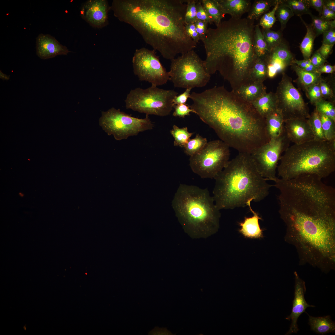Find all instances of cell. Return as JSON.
<instances>
[{
  "label": "cell",
  "mask_w": 335,
  "mask_h": 335,
  "mask_svg": "<svg viewBox=\"0 0 335 335\" xmlns=\"http://www.w3.org/2000/svg\"><path fill=\"white\" fill-rule=\"evenodd\" d=\"M189 98L194 114L239 153L251 154L270 141L265 118L251 103L223 86L193 92Z\"/></svg>",
  "instance_id": "6da1fadb"
},
{
  "label": "cell",
  "mask_w": 335,
  "mask_h": 335,
  "mask_svg": "<svg viewBox=\"0 0 335 335\" xmlns=\"http://www.w3.org/2000/svg\"><path fill=\"white\" fill-rule=\"evenodd\" d=\"M187 0H114L110 6L120 21L132 26L145 41L171 60L195 48L187 34Z\"/></svg>",
  "instance_id": "7a4b0ae2"
},
{
  "label": "cell",
  "mask_w": 335,
  "mask_h": 335,
  "mask_svg": "<svg viewBox=\"0 0 335 335\" xmlns=\"http://www.w3.org/2000/svg\"><path fill=\"white\" fill-rule=\"evenodd\" d=\"M254 20L230 18L209 28L202 41L209 74L218 71L234 90L252 81L250 70L257 58L254 48Z\"/></svg>",
  "instance_id": "3957f363"
},
{
  "label": "cell",
  "mask_w": 335,
  "mask_h": 335,
  "mask_svg": "<svg viewBox=\"0 0 335 335\" xmlns=\"http://www.w3.org/2000/svg\"><path fill=\"white\" fill-rule=\"evenodd\" d=\"M212 196L220 210L243 207L269 194L272 185L258 171L251 154L239 153L214 178Z\"/></svg>",
  "instance_id": "277c9868"
},
{
  "label": "cell",
  "mask_w": 335,
  "mask_h": 335,
  "mask_svg": "<svg viewBox=\"0 0 335 335\" xmlns=\"http://www.w3.org/2000/svg\"><path fill=\"white\" fill-rule=\"evenodd\" d=\"M173 206L184 231L191 238L205 239L218 231L220 210L207 188L180 184Z\"/></svg>",
  "instance_id": "5b68a950"
},
{
  "label": "cell",
  "mask_w": 335,
  "mask_h": 335,
  "mask_svg": "<svg viewBox=\"0 0 335 335\" xmlns=\"http://www.w3.org/2000/svg\"><path fill=\"white\" fill-rule=\"evenodd\" d=\"M335 170V141L313 140L289 146L278 166L281 179L289 180L302 175L313 174L321 179Z\"/></svg>",
  "instance_id": "8992f818"
},
{
  "label": "cell",
  "mask_w": 335,
  "mask_h": 335,
  "mask_svg": "<svg viewBox=\"0 0 335 335\" xmlns=\"http://www.w3.org/2000/svg\"><path fill=\"white\" fill-rule=\"evenodd\" d=\"M178 93L173 90H164L151 85L146 89L131 90L125 100L127 109L146 115L165 116L171 113L173 101Z\"/></svg>",
  "instance_id": "52a82bcc"
},
{
  "label": "cell",
  "mask_w": 335,
  "mask_h": 335,
  "mask_svg": "<svg viewBox=\"0 0 335 335\" xmlns=\"http://www.w3.org/2000/svg\"><path fill=\"white\" fill-rule=\"evenodd\" d=\"M168 72L175 87L191 89L205 86L211 75L206 71L204 60L194 50L171 60Z\"/></svg>",
  "instance_id": "ba28073f"
},
{
  "label": "cell",
  "mask_w": 335,
  "mask_h": 335,
  "mask_svg": "<svg viewBox=\"0 0 335 335\" xmlns=\"http://www.w3.org/2000/svg\"><path fill=\"white\" fill-rule=\"evenodd\" d=\"M230 147L220 140L208 142L196 154L190 157L192 171L203 179H214L229 161Z\"/></svg>",
  "instance_id": "9c48e42d"
},
{
  "label": "cell",
  "mask_w": 335,
  "mask_h": 335,
  "mask_svg": "<svg viewBox=\"0 0 335 335\" xmlns=\"http://www.w3.org/2000/svg\"><path fill=\"white\" fill-rule=\"evenodd\" d=\"M100 125L107 134L120 141L136 136L140 132L152 129L154 124L148 115L143 118L135 117L112 108L102 112Z\"/></svg>",
  "instance_id": "30bf717a"
},
{
  "label": "cell",
  "mask_w": 335,
  "mask_h": 335,
  "mask_svg": "<svg viewBox=\"0 0 335 335\" xmlns=\"http://www.w3.org/2000/svg\"><path fill=\"white\" fill-rule=\"evenodd\" d=\"M291 141L285 129L279 137L271 139L251 154L260 174L266 180L275 181L278 162Z\"/></svg>",
  "instance_id": "8fae6325"
},
{
  "label": "cell",
  "mask_w": 335,
  "mask_h": 335,
  "mask_svg": "<svg viewBox=\"0 0 335 335\" xmlns=\"http://www.w3.org/2000/svg\"><path fill=\"white\" fill-rule=\"evenodd\" d=\"M277 109L284 121L296 118L308 119L309 108L299 91L293 85L292 78L284 72L275 93Z\"/></svg>",
  "instance_id": "7c38bea8"
},
{
  "label": "cell",
  "mask_w": 335,
  "mask_h": 335,
  "mask_svg": "<svg viewBox=\"0 0 335 335\" xmlns=\"http://www.w3.org/2000/svg\"><path fill=\"white\" fill-rule=\"evenodd\" d=\"M133 71L141 81L157 87L170 79L168 72L161 63L156 51L145 47L136 49L132 59Z\"/></svg>",
  "instance_id": "4fadbf2b"
},
{
  "label": "cell",
  "mask_w": 335,
  "mask_h": 335,
  "mask_svg": "<svg viewBox=\"0 0 335 335\" xmlns=\"http://www.w3.org/2000/svg\"><path fill=\"white\" fill-rule=\"evenodd\" d=\"M110 9L107 0H89L82 5L80 14L90 25L100 28L108 24V13Z\"/></svg>",
  "instance_id": "5bb4252c"
},
{
  "label": "cell",
  "mask_w": 335,
  "mask_h": 335,
  "mask_svg": "<svg viewBox=\"0 0 335 335\" xmlns=\"http://www.w3.org/2000/svg\"><path fill=\"white\" fill-rule=\"evenodd\" d=\"M294 294L292 310L290 314L286 318L287 320H291V323L289 330L285 334L286 335L297 333L299 330L297 324L298 318L303 313L306 312L307 307H315L309 304L305 299L306 288L305 281L300 278L296 271L294 272Z\"/></svg>",
  "instance_id": "9a60e30c"
},
{
  "label": "cell",
  "mask_w": 335,
  "mask_h": 335,
  "mask_svg": "<svg viewBox=\"0 0 335 335\" xmlns=\"http://www.w3.org/2000/svg\"><path fill=\"white\" fill-rule=\"evenodd\" d=\"M267 66L268 78H272L282 73L293 64L294 57L286 44L283 42L270 51L263 59Z\"/></svg>",
  "instance_id": "2e32d148"
},
{
  "label": "cell",
  "mask_w": 335,
  "mask_h": 335,
  "mask_svg": "<svg viewBox=\"0 0 335 335\" xmlns=\"http://www.w3.org/2000/svg\"><path fill=\"white\" fill-rule=\"evenodd\" d=\"M284 128L291 142L299 144L314 139L307 119L296 118L284 121Z\"/></svg>",
  "instance_id": "e0dca14e"
},
{
  "label": "cell",
  "mask_w": 335,
  "mask_h": 335,
  "mask_svg": "<svg viewBox=\"0 0 335 335\" xmlns=\"http://www.w3.org/2000/svg\"><path fill=\"white\" fill-rule=\"evenodd\" d=\"M36 54L43 60L51 58L59 55H67L70 51L65 46L60 44L49 34H40L36 38Z\"/></svg>",
  "instance_id": "ac0fdd59"
},
{
  "label": "cell",
  "mask_w": 335,
  "mask_h": 335,
  "mask_svg": "<svg viewBox=\"0 0 335 335\" xmlns=\"http://www.w3.org/2000/svg\"><path fill=\"white\" fill-rule=\"evenodd\" d=\"M251 202H248V206L250 211L252 213L251 217H245L243 221L238 222L240 229L239 231L244 237L252 239H260L263 237V230L260 227L259 221L262 218L259 216L258 213L254 211L251 207Z\"/></svg>",
  "instance_id": "d6986e66"
},
{
  "label": "cell",
  "mask_w": 335,
  "mask_h": 335,
  "mask_svg": "<svg viewBox=\"0 0 335 335\" xmlns=\"http://www.w3.org/2000/svg\"><path fill=\"white\" fill-rule=\"evenodd\" d=\"M222 13L228 14L231 18L238 19L242 16L248 12L251 6L249 0H217Z\"/></svg>",
  "instance_id": "ffe728a7"
},
{
  "label": "cell",
  "mask_w": 335,
  "mask_h": 335,
  "mask_svg": "<svg viewBox=\"0 0 335 335\" xmlns=\"http://www.w3.org/2000/svg\"><path fill=\"white\" fill-rule=\"evenodd\" d=\"M245 101L252 103L266 92L263 82L251 81L232 91Z\"/></svg>",
  "instance_id": "44dd1931"
},
{
  "label": "cell",
  "mask_w": 335,
  "mask_h": 335,
  "mask_svg": "<svg viewBox=\"0 0 335 335\" xmlns=\"http://www.w3.org/2000/svg\"><path fill=\"white\" fill-rule=\"evenodd\" d=\"M265 118L266 130L270 140L277 138L283 133L285 131L284 120L277 109Z\"/></svg>",
  "instance_id": "7402d4cb"
},
{
  "label": "cell",
  "mask_w": 335,
  "mask_h": 335,
  "mask_svg": "<svg viewBox=\"0 0 335 335\" xmlns=\"http://www.w3.org/2000/svg\"><path fill=\"white\" fill-rule=\"evenodd\" d=\"M251 104L264 118L277 109L275 94L272 92H266Z\"/></svg>",
  "instance_id": "603a6c76"
},
{
  "label": "cell",
  "mask_w": 335,
  "mask_h": 335,
  "mask_svg": "<svg viewBox=\"0 0 335 335\" xmlns=\"http://www.w3.org/2000/svg\"><path fill=\"white\" fill-rule=\"evenodd\" d=\"M306 313L309 316L308 324L311 330L322 335L335 333V322L332 320L330 316L315 317Z\"/></svg>",
  "instance_id": "cb8c5ba5"
},
{
  "label": "cell",
  "mask_w": 335,
  "mask_h": 335,
  "mask_svg": "<svg viewBox=\"0 0 335 335\" xmlns=\"http://www.w3.org/2000/svg\"><path fill=\"white\" fill-rule=\"evenodd\" d=\"M291 65L297 76V82L304 90L312 85L319 84L322 79L319 73L305 71L295 64H293Z\"/></svg>",
  "instance_id": "d4e9b609"
},
{
  "label": "cell",
  "mask_w": 335,
  "mask_h": 335,
  "mask_svg": "<svg viewBox=\"0 0 335 335\" xmlns=\"http://www.w3.org/2000/svg\"><path fill=\"white\" fill-rule=\"evenodd\" d=\"M277 0H255L251 6L247 18L250 20H258L266 13L270 7L275 6Z\"/></svg>",
  "instance_id": "484cf974"
},
{
  "label": "cell",
  "mask_w": 335,
  "mask_h": 335,
  "mask_svg": "<svg viewBox=\"0 0 335 335\" xmlns=\"http://www.w3.org/2000/svg\"><path fill=\"white\" fill-rule=\"evenodd\" d=\"M300 18L306 27L307 31L299 47L304 59H309L312 53L314 42L316 36L311 25L306 24L302 17Z\"/></svg>",
  "instance_id": "4316f807"
},
{
  "label": "cell",
  "mask_w": 335,
  "mask_h": 335,
  "mask_svg": "<svg viewBox=\"0 0 335 335\" xmlns=\"http://www.w3.org/2000/svg\"><path fill=\"white\" fill-rule=\"evenodd\" d=\"M201 1L208 14L217 27L225 15L217 0H201Z\"/></svg>",
  "instance_id": "83f0119b"
},
{
  "label": "cell",
  "mask_w": 335,
  "mask_h": 335,
  "mask_svg": "<svg viewBox=\"0 0 335 335\" xmlns=\"http://www.w3.org/2000/svg\"><path fill=\"white\" fill-rule=\"evenodd\" d=\"M249 76L252 81L262 82L268 78L267 66L263 59L257 58L250 70Z\"/></svg>",
  "instance_id": "f1b7e54d"
},
{
  "label": "cell",
  "mask_w": 335,
  "mask_h": 335,
  "mask_svg": "<svg viewBox=\"0 0 335 335\" xmlns=\"http://www.w3.org/2000/svg\"><path fill=\"white\" fill-rule=\"evenodd\" d=\"M254 48L257 57L263 59L270 51L258 24L255 27Z\"/></svg>",
  "instance_id": "f546056e"
},
{
  "label": "cell",
  "mask_w": 335,
  "mask_h": 335,
  "mask_svg": "<svg viewBox=\"0 0 335 335\" xmlns=\"http://www.w3.org/2000/svg\"><path fill=\"white\" fill-rule=\"evenodd\" d=\"M282 2L289 7L294 15L299 17L304 14H312L308 0H284Z\"/></svg>",
  "instance_id": "4dcf8cb0"
},
{
  "label": "cell",
  "mask_w": 335,
  "mask_h": 335,
  "mask_svg": "<svg viewBox=\"0 0 335 335\" xmlns=\"http://www.w3.org/2000/svg\"><path fill=\"white\" fill-rule=\"evenodd\" d=\"M170 132L174 139V145L183 148L193 134L188 131L187 127L180 128L175 125H173Z\"/></svg>",
  "instance_id": "1f68e13d"
},
{
  "label": "cell",
  "mask_w": 335,
  "mask_h": 335,
  "mask_svg": "<svg viewBox=\"0 0 335 335\" xmlns=\"http://www.w3.org/2000/svg\"><path fill=\"white\" fill-rule=\"evenodd\" d=\"M208 142L206 138L197 134L195 137L190 139L184 146V153L190 157L193 156L201 150Z\"/></svg>",
  "instance_id": "d6a6232c"
},
{
  "label": "cell",
  "mask_w": 335,
  "mask_h": 335,
  "mask_svg": "<svg viewBox=\"0 0 335 335\" xmlns=\"http://www.w3.org/2000/svg\"><path fill=\"white\" fill-rule=\"evenodd\" d=\"M307 119L314 135V139L321 141L326 140L323 132L320 116L315 109Z\"/></svg>",
  "instance_id": "836d02e7"
},
{
  "label": "cell",
  "mask_w": 335,
  "mask_h": 335,
  "mask_svg": "<svg viewBox=\"0 0 335 335\" xmlns=\"http://www.w3.org/2000/svg\"><path fill=\"white\" fill-rule=\"evenodd\" d=\"M310 16L312 21L311 25L316 37L332 28H335V20H325L322 19L319 16H316L312 14Z\"/></svg>",
  "instance_id": "e575fe53"
},
{
  "label": "cell",
  "mask_w": 335,
  "mask_h": 335,
  "mask_svg": "<svg viewBox=\"0 0 335 335\" xmlns=\"http://www.w3.org/2000/svg\"><path fill=\"white\" fill-rule=\"evenodd\" d=\"M261 31L270 51L283 42L282 34L279 31L262 29Z\"/></svg>",
  "instance_id": "d590c367"
},
{
  "label": "cell",
  "mask_w": 335,
  "mask_h": 335,
  "mask_svg": "<svg viewBox=\"0 0 335 335\" xmlns=\"http://www.w3.org/2000/svg\"><path fill=\"white\" fill-rule=\"evenodd\" d=\"M294 15L291 9L283 3L281 0H279L275 16L280 24L281 31L286 28L288 21Z\"/></svg>",
  "instance_id": "8d00e7d4"
},
{
  "label": "cell",
  "mask_w": 335,
  "mask_h": 335,
  "mask_svg": "<svg viewBox=\"0 0 335 335\" xmlns=\"http://www.w3.org/2000/svg\"><path fill=\"white\" fill-rule=\"evenodd\" d=\"M319 113L325 140L330 141H335V121L326 116Z\"/></svg>",
  "instance_id": "74e56055"
},
{
  "label": "cell",
  "mask_w": 335,
  "mask_h": 335,
  "mask_svg": "<svg viewBox=\"0 0 335 335\" xmlns=\"http://www.w3.org/2000/svg\"><path fill=\"white\" fill-rule=\"evenodd\" d=\"M315 105L318 112L335 121V107L333 103L323 99L315 103Z\"/></svg>",
  "instance_id": "f35d334b"
},
{
  "label": "cell",
  "mask_w": 335,
  "mask_h": 335,
  "mask_svg": "<svg viewBox=\"0 0 335 335\" xmlns=\"http://www.w3.org/2000/svg\"><path fill=\"white\" fill-rule=\"evenodd\" d=\"M279 0H277L272 10L263 15L260 18L259 26L264 29H270L276 20L275 12L279 3Z\"/></svg>",
  "instance_id": "ab89813d"
},
{
  "label": "cell",
  "mask_w": 335,
  "mask_h": 335,
  "mask_svg": "<svg viewBox=\"0 0 335 335\" xmlns=\"http://www.w3.org/2000/svg\"><path fill=\"white\" fill-rule=\"evenodd\" d=\"M305 91L306 95L312 104L323 99L319 84H314L306 88Z\"/></svg>",
  "instance_id": "60d3db41"
},
{
  "label": "cell",
  "mask_w": 335,
  "mask_h": 335,
  "mask_svg": "<svg viewBox=\"0 0 335 335\" xmlns=\"http://www.w3.org/2000/svg\"><path fill=\"white\" fill-rule=\"evenodd\" d=\"M197 0H187V7L185 15V23H194L196 19Z\"/></svg>",
  "instance_id": "b9f144b4"
},
{
  "label": "cell",
  "mask_w": 335,
  "mask_h": 335,
  "mask_svg": "<svg viewBox=\"0 0 335 335\" xmlns=\"http://www.w3.org/2000/svg\"><path fill=\"white\" fill-rule=\"evenodd\" d=\"M319 85L323 99L334 100L335 95L333 87H332L326 80L323 79Z\"/></svg>",
  "instance_id": "7bdbcfd3"
},
{
  "label": "cell",
  "mask_w": 335,
  "mask_h": 335,
  "mask_svg": "<svg viewBox=\"0 0 335 335\" xmlns=\"http://www.w3.org/2000/svg\"><path fill=\"white\" fill-rule=\"evenodd\" d=\"M174 111L172 115L175 117L184 118L186 116L190 115V113H194V111L191 109L189 105L185 104H180L174 106Z\"/></svg>",
  "instance_id": "ee69618b"
},
{
  "label": "cell",
  "mask_w": 335,
  "mask_h": 335,
  "mask_svg": "<svg viewBox=\"0 0 335 335\" xmlns=\"http://www.w3.org/2000/svg\"><path fill=\"white\" fill-rule=\"evenodd\" d=\"M196 19L211 24L213 23L205 10L203 7L201 0H197L196 3Z\"/></svg>",
  "instance_id": "f6af8a7d"
},
{
  "label": "cell",
  "mask_w": 335,
  "mask_h": 335,
  "mask_svg": "<svg viewBox=\"0 0 335 335\" xmlns=\"http://www.w3.org/2000/svg\"><path fill=\"white\" fill-rule=\"evenodd\" d=\"M200 40L204 39L208 30V24L207 22L197 20L194 23Z\"/></svg>",
  "instance_id": "bcb514c9"
},
{
  "label": "cell",
  "mask_w": 335,
  "mask_h": 335,
  "mask_svg": "<svg viewBox=\"0 0 335 335\" xmlns=\"http://www.w3.org/2000/svg\"><path fill=\"white\" fill-rule=\"evenodd\" d=\"M323 34V44L334 45L335 43V28L324 32Z\"/></svg>",
  "instance_id": "7dc6e473"
},
{
  "label": "cell",
  "mask_w": 335,
  "mask_h": 335,
  "mask_svg": "<svg viewBox=\"0 0 335 335\" xmlns=\"http://www.w3.org/2000/svg\"><path fill=\"white\" fill-rule=\"evenodd\" d=\"M191 90L190 88L186 89L184 92L176 96L173 101L174 106L179 104H186L188 99L189 98Z\"/></svg>",
  "instance_id": "c3c4849f"
},
{
  "label": "cell",
  "mask_w": 335,
  "mask_h": 335,
  "mask_svg": "<svg viewBox=\"0 0 335 335\" xmlns=\"http://www.w3.org/2000/svg\"><path fill=\"white\" fill-rule=\"evenodd\" d=\"M185 28L189 36L196 43H198L200 40L194 24L190 23L185 24Z\"/></svg>",
  "instance_id": "681fc988"
},
{
  "label": "cell",
  "mask_w": 335,
  "mask_h": 335,
  "mask_svg": "<svg viewBox=\"0 0 335 335\" xmlns=\"http://www.w3.org/2000/svg\"><path fill=\"white\" fill-rule=\"evenodd\" d=\"M312 63L315 66L319 68L324 65L326 59L316 51L310 58Z\"/></svg>",
  "instance_id": "f907efd6"
},
{
  "label": "cell",
  "mask_w": 335,
  "mask_h": 335,
  "mask_svg": "<svg viewBox=\"0 0 335 335\" xmlns=\"http://www.w3.org/2000/svg\"><path fill=\"white\" fill-rule=\"evenodd\" d=\"M319 16L322 19L325 20H335V12L324 5L321 14Z\"/></svg>",
  "instance_id": "816d5d0a"
},
{
  "label": "cell",
  "mask_w": 335,
  "mask_h": 335,
  "mask_svg": "<svg viewBox=\"0 0 335 335\" xmlns=\"http://www.w3.org/2000/svg\"><path fill=\"white\" fill-rule=\"evenodd\" d=\"M333 46L334 45H328L322 44L317 51L326 59L331 53Z\"/></svg>",
  "instance_id": "f5cc1de1"
},
{
  "label": "cell",
  "mask_w": 335,
  "mask_h": 335,
  "mask_svg": "<svg viewBox=\"0 0 335 335\" xmlns=\"http://www.w3.org/2000/svg\"><path fill=\"white\" fill-rule=\"evenodd\" d=\"M310 7L315 9L320 16L324 6V0H308Z\"/></svg>",
  "instance_id": "db71d44e"
},
{
  "label": "cell",
  "mask_w": 335,
  "mask_h": 335,
  "mask_svg": "<svg viewBox=\"0 0 335 335\" xmlns=\"http://www.w3.org/2000/svg\"><path fill=\"white\" fill-rule=\"evenodd\" d=\"M149 335H173L172 333L167 329L165 328H159L155 327L154 328L150 331L149 333Z\"/></svg>",
  "instance_id": "11a10c76"
},
{
  "label": "cell",
  "mask_w": 335,
  "mask_h": 335,
  "mask_svg": "<svg viewBox=\"0 0 335 335\" xmlns=\"http://www.w3.org/2000/svg\"><path fill=\"white\" fill-rule=\"evenodd\" d=\"M335 70V65H324L319 69V72L321 74L323 73L333 74Z\"/></svg>",
  "instance_id": "9f6ffc18"
},
{
  "label": "cell",
  "mask_w": 335,
  "mask_h": 335,
  "mask_svg": "<svg viewBox=\"0 0 335 335\" xmlns=\"http://www.w3.org/2000/svg\"><path fill=\"white\" fill-rule=\"evenodd\" d=\"M324 5L328 9L335 12V0H324Z\"/></svg>",
  "instance_id": "6f0895ef"
},
{
  "label": "cell",
  "mask_w": 335,
  "mask_h": 335,
  "mask_svg": "<svg viewBox=\"0 0 335 335\" xmlns=\"http://www.w3.org/2000/svg\"><path fill=\"white\" fill-rule=\"evenodd\" d=\"M0 78L3 80H7L10 79V76H8L3 74L1 70L0 71Z\"/></svg>",
  "instance_id": "680465c9"
}]
</instances>
